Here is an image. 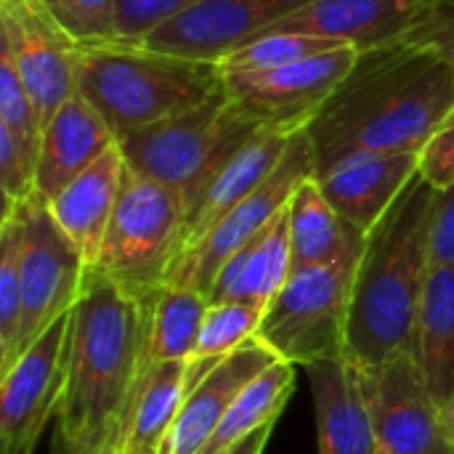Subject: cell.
<instances>
[{
  "label": "cell",
  "mask_w": 454,
  "mask_h": 454,
  "mask_svg": "<svg viewBox=\"0 0 454 454\" xmlns=\"http://www.w3.org/2000/svg\"><path fill=\"white\" fill-rule=\"evenodd\" d=\"M287 223L293 269L356 263L367 242V234L327 202L314 176L295 189L287 205Z\"/></svg>",
  "instance_id": "cell-22"
},
{
  "label": "cell",
  "mask_w": 454,
  "mask_h": 454,
  "mask_svg": "<svg viewBox=\"0 0 454 454\" xmlns=\"http://www.w3.org/2000/svg\"><path fill=\"white\" fill-rule=\"evenodd\" d=\"M114 144L117 138L109 125L74 90L45 122L35 173V194L43 202H51L72 178L88 170Z\"/></svg>",
  "instance_id": "cell-19"
},
{
  "label": "cell",
  "mask_w": 454,
  "mask_h": 454,
  "mask_svg": "<svg viewBox=\"0 0 454 454\" xmlns=\"http://www.w3.org/2000/svg\"><path fill=\"white\" fill-rule=\"evenodd\" d=\"M35 173L37 162L19 146L13 133L0 125V189H3V210L29 200L35 194Z\"/></svg>",
  "instance_id": "cell-34"
},
{
  "label": "cell",
  "mask_w": 454,
  "mask_h": 454,
  "mask_svg": "<svg viewBox=\"0 0 454 454\" xmlns=\"http://www.w3.org/2000/svg\"><path fill=\"white\" fill-rule=\"evenodd\" d=\"M314 170V149L306 130H301L293 136L277 170L173 263L168 285H181L210 295L223 263L269 229V223L290 205L295 189L311 178Z\"/></svg>",
  "instance_id": "cell-8"
},
{
  "label": "cell",
  "mask_w": 454,
  "mask_h": 454,
  "mask_svg": "<svg viewBox=\"0 0 454 454\" xmlns=\"http://www.w3.org/2000/svg\"><path fill=\"white\" fill-rule=\"evenodd\" d=\"M295 133L266 128L250 144H245L229 162L215 173V178L186 205L181 253L178 258L197 245L231 207H237L247 194H253L282 162ZM176 258V261H178Z\"/></svg>",
  "instance_id": "cell-18"
},
{
  "label": "cell",
  "mask_w": 454,
  "mask_h": 454,
  "mask_svg": "<svg viewBox=\"0 0 454 454\" xmlns=\"http://www.w3.org/2000/svg\"><path fill=\"white\" fill-rule=\"evenodd\" d=\"M223 90L218 64L189 61L146 45L106 43L82 48L77 93L117 141L189 112Z\"/></svg>",
  "instance_id": "cell-4"
},
{
  "label": "cell",
  "mask_w": 454,
  "mask_h": 454,
  "mask_svg": "<svg viewBox=\"0 0 454 454\" xmlns=\"http://www.w3.org/2000/svg\"><path fill=\"white\" fill-rule=\"evenodd\" d=\"M420 173V152L356 154L314 176L327 202L370 234Z\"/></svg>",
  "instance_id": "cell-16"
},
{
  "label": "cell",
  "mask_w": 454,
  "mask_h": 454,
  "mask_svg": "<svg viewBox=\"0 0 454 454\" xmlns=\"http://www.w3.org/2000/svg\"><path fill=\"white\" fill-rule=\"evenodd\" d=\"M351 45L266 72H221L223 93L263 128L301 133L356 64Z\"/></svg>",
  "instance_id": "cell-10"
},
{
  "label": "cell",
  "mask_w": 454,
  "mask_h": 454,
  "mask_svg": "<svg viewBox=\"0 0 454 454\" xmlns=\"http://www.w3.org/2000/svg\"><path fill=\"white\" fill-rule=\"evenodd\" d=\"M343 48V43L319 37V35H301V32H269L247 43L245 48L226 56L218 67L221 72H266L279 69L327 51Z\"/></svg>",
  "instance_id": "cell-30"
},
{
  "label": "cell",
  "mask_w": 454,
  "mask_h": 454,
  "mask_svg": "<svg viewBox=\"0 0 454 454\" xmlns=\"http://www.w3.org/2000/svg\"><path fill=\"white\" fill-rule=\"evenodd\" d=\"M21 255L24 221L19 205L3 210L0 221V375L16 362L21 322Z\"/></svg>",
  "instance_id": "cell-29"
},
{
  "label": "cell",
  "mask_w": 454,
  "mask_h": 454,
  "mask_svg": "<svg viewBox=\"0 0 454 454\" xmlns=\"http://www.w3.org/2000/svg\"><path fill=\"white\" fill-rule=\"evenodd\" d=\"M442 8L444 0H314L269 32L319 35L356 51H370L407 40Z\"/></svg>",
  "instance_id": "cell-15"
},
{
  "label": "cell",
  "mask_w": 454,
  "mask_h": 454,
  "mask_svg": "<svg viewBox=\"0 0 454 454\" xmlns=\"http://www.w3.org/2000/svg\"><path fill=\"white\" fill-rule=\"evenodd\" d=\"M51 16L82 45L120 43L114 29V0H43Z\"/></svg>",
  "instance_id": "cell-32"
},
{
  "label": "cell",
  "mask_w": 454,
  "mask_h": 454,
  "mask_svg": "<svg viewBox=\"0 0 454 454\" xmlns=\"http://www.w3.org/2000/svg\"><path fill=\"white\" fill-rule=\"evenodd\" d=\"M24 221L21 255V322L16 359L77 303L88 266L74 242L53 221L48 202L37 194L19 202Z\"/></svg>",
  "instance_id": "cell-9"
},
{
  "label": "cell",
  "mask_w": 454,
  "mask_h": 454,
  "mask_svg": "<svg viewBox=\"0 0 454 454\" xmlns=\"http://www.w3.org/2000/svg\"><path fill=\"white\" fill-rule=\"evenodd\" d=\"M410 354L439 407L454 399V266H431Z\"/></svg>",
  "instance_id": "cell-24"
},
{
  "label": "cell",
  "mask_w": 454,
  "mask_h": 454,
  "mask_svg": "<svg viewBox=\"0 0 454 454\" xmlns=\"http://www.w3.org/2000/svg\"><path fill=\"white\" fill-rule=\"evenodd\" d=\"M200 0H114V29L120 43L144 45L168 21L178 19L184 11Z\"/></svg>",
  "instance_id": "cell-33"
},
{
  "label": "cell",
  "mask_w": 454,
  "mask_h": 454,
  "mask_svg": "<svg viewBox=\"0 0 454 454\" xmlns=\"http://www.w3.org/2000/svg\"><path fill=\"white\" fill-rule=\"evenodd\" d=\"M186 370L189 364L181 359L149 367L141 380L120 454H162L186 399Z\"/></svg>",
  "instance_id": "cell-25"
},
{
  "label": "cell",
  "mask_w": 454,
  "mask_h": 454,
  "mask_svg": "<svg viewBox=\"0 0 454 454\" xmlns=\"http://www.w3.org/2000/svg\"><path fill=\"white\" fill-rule=\"evenodd\" d=\"M72 311L59 317L0 375V454H35L43 428L56 418L64 388Z\"/></svg>",
  "instance_id": "cell-13"
},
{
  "label": "cell",
  "mask_w": 454,
  "mask_h": 454,
  "mask_svg": "<svg viewBox=\"0 0 454 454\" xmlns=\"http://www.w3.org/2000/svg\"><path fill=\"white\" fill-rule=\"evenodd\" d=\"M434 200L436 189L418 173L367 234L351 279L343 346V359L356 370L383 364L412 346L415 317L431 269Z\"/></svg>",
  "instance_id": "cell-3"
},
{
  "label": "cell",
  "mask_w": 454,
  "mask_h": 454,
  "mask_svg": "<svg viewBox=\"0 0 454 454\" xmlns=\"http://www.w3.org/2000/svg\"><path fill=\"white\" fill-rule=\"evenodd\" d=\"M263 130L221 90L210 101L136 130L117 144L130 170L176 189L189 205Z\"/></svg>",
  "instance_id": "cell-5"
},
{
  "label": "cell",
  "mask_w": 454,
  "mask_h": 454,
  "mask_svg": "<svg viewBox=\"0 0 454 454\" xmlns=\"http://www.w3.org/2000/svg\"><path fill=\"white\" fill-rule=\"evenodd\" d=\"M444 3H447V5H454V0H444Z\"/></svg>",
  "instance_id": "cell-40"
},
{
  "label": "cell",
  "mask_w": 454,
  "mask_h": 454,
  "mask_svg": "<svg viewBox=\"0 0 454 454\" xmlns=\"http://www.w3.org/2000/svg\"><path fill=\"white\" fill-rule=\"evenodd\" d=\"M314 0H200L146 37V48L189 61L221 64Z\"/></svg>",
  "instance_id": "cell-14"
},
{
  "label": "cell",
  "mask_w": 454,
  "mask_h": 454,
  "mask_svg": "<svg viewBox=\"0 0 454 454\" xmlns=\"http://www.w3.org/2000/svg\"><path fill=\"white\" fill-rule=\"evenodd\" d=\"M454 109V69L420 40L359 51L356 64L309 122L314 176L356 154L420 152Z\"/></svg>",
  "instance_id": "cell-1"
},
{
  "label": "cell",
  "mask_w": 454,
  "mask_h": 454,
  "mask_svg": "<svg viewBox=\"0 0 454 454\" xmlns=\"http://www.w3.org/2000/svg\"><path fill=\"white\" fill-rule=\"evenodd\" d=\"M266 309L255 303H210L197 348L192 359L186 362V394L194 388V383L213 370L221 359L242 348L247 340H253L261 330Z\"/></svg>",
  "instance_id": "cell-28"
},
{
  "label": "cell",
  "mask_w": 454,
  "mask_h": 454,
  "mask_svg": "<svg viewBox=\"0 0 454 454\" xmlns=\"http://www.w3.org/2000/svg\"><path fill=\"white\" fill-rule=\"evenodd\" d=\"M149 303L96 274H85L72 306L64 388L51 454H120L141 388Z\"/></svg>",
  "instance_id": "cell-2"
},
{
  "label": "cell",
  "mask_w": 454,
  "mask_h": 454,
  "mask_svg": "<svg viewBox=\"0 0 454 454\" xmlns=\"http://www.w3.org/2000/svg\"><path fill=\"white\" fill-rule=\"evenodd\" d=\"M271 434H274V426H266V428L255 431L253 436H247L245 442L234 444L231 450H226V452H221V454H263L266 452L269 439H271Z\"/></svg>",
  "instance_id": "cell-38"
},
{
  "label": "cell",
  "mask_w": 454,
  "mask_h": 454,
  "mask_svg": "<svg viewBox=\"0 0 454 454\" xmlns=\"http://www.w3.org/2000/svg\"><path fill=\"white\" fill-rule=\"evenodd\" d=\"M319 454H380L356 370L346 359H325L306 367Z\"/></svg>",
  "instance_id": "cell-21"
},
{
  "label": "cell",
  "mask_w": 454,
  "mask_h": 454,
  "mask_svg": "<svg viewBox=\"0 0 454 454\" xmlns=\"http://www.w3.org/2000/svg\"><path fill=\"white\" fill-rule=\"evenodd\" d=\"M410 37L412 40H420V43H426L431 48H436L454 69V5L444 3V8L426 27H420Z\"/></svg>",
  "instance_id": "cell-37"
},
{
  "label": "cell",
  "mask_w": 454,
  "mask_h": 454,
  "mask_svg": "<svg viewBox=\"0 0 454 454\" xmlns=\"http://www.w3.org/2000/svg\"><path fill=\"white\" fill-rule=\"evenodd\" d=\"M356 370V367H354ZM380 454H454L442 407L431 396L410 351L356 370Z\"/></svg>",
  "instance_id": "cell-11"
},
{
  "label": "cell",
  "mask_w": 454,
  "mask_h": 454,
  "mask_svg": "<svg viewBox=\"0 0 454 454\" xmlns=\"http://www.w3.org/2000/svg\"><path fill=\"white\" fill-rule=\"evenodd\" d=\"M354 269L356 263L293 269L266 306L255 338L277 359L303 370L325 359H343Z\"/></svg>",
  "instance_id": "cell-7"
},
{
  "label": "cell",
  "mask_w": 454,
  "mask_h": 454,
  "mask_svg": "<svg viewBox=\"0 0 454 454\" xmlns=\"http://www.w3.org/2000/svg\"><path fill=\"white\" fill-rule=\"evenodd\" d=\"M0 48L11 56L43 125L77 90L82 45L43 0H0Z\"/></svg>",
  "instance_id": "cell-12"
},
{
  "label": "cell",
  "mask_w": 454,
  "mask_h": 454,
  "mask_svg": "<svg viewBox=\"0 0 454 454\" xmlns=\"http://www.w3.org/2000/svg\"><path fill=\"white\" fill-rule=\"evenodd\" d=\"M295 364L290 362H274L269 370H263L255 380L245 386V391L237 396L221 426L215 428L213 439L202 454H221L231 450L234 444L245 442L255 431L266 426H277L285 404L293 396L295 388Z\"/></svg>",
  "instance_id": "cell-27"
},
{
  "label": "cell",
  "mask_w": 454,
  "mask_h": 454,
  "mask_svg": "<svg viewBox=\"0 0 454 454\" xmlns=\"http://www.w3.org/2000/svg\"><path fill=\"white\" fill-rule=\"evenodd\" d=\"M0 125H5L19 146L37 162L43 144V120L11 61V56L0 48Z\"/></svg>",
  "instance_id": "cell-31"
},
{
  "label": "cell",
  "mask_w": 454,
  "mask_h": 454,
  "mask_svg": "<svg viewBox=\"0 0 454 454\" xmlns=\"http://www.w3.org/2000/svg\"><path fill=\"white\" fill-rule=\"evenodd\" d=\"M274 362H279L277 354L269 351L258 338H253L242 348L221 359L213 370H207L186 394L181 415L165 442L162 454H202L245 386Z\"/></svg>",
  "instance_id": "cell-17"
},
{
  "label": "cell",
  "mask_w": 454,
  "mask_h": 454,
  "mask_svg": "<svg viewBox=\"0 0 454 454\" xmlns=\"http://www.w3.org/2000/svg\"><path fill=\"white\" fill-rule=\"evenodd\" d=\"M125 168L122 149L114 144L48 202L53 221L74 242L88 269L98 261L112 213L117 207Z\"/></svg>",
  "instance_id": "cell-20"
},
{
  "label": "cell",
  "mask_w": 454,
  "mask_h": 454,
  "mask_svg": "<svg viewBox=\"0 0 454 454\" xmlns=\"http://www.w3.org/2000/svg\"><path fill=\"white\" fill-rule=\"evenodd\" d=\"M184 218L186 202L176 189L125 168L98 261L88 271L138 301H152L168 285L181 253Z\"/></svg>",
  "instance_id": "cell-6"
},
{
  "label": "cell",
  "mask_w": 454,
  "mask_h": 454,
  "mask_svg": "<svg viewBox=\"0 0 454 454\" xmlns=\"http://www.w3.org/2000/svg\"><path fill=\"white\" fill-rule=\"evenodd\" d=\"M431 266H454V186L436 192L431 237H428Z\"/></svg>",
  "instance_id": "cell-36"
},
{
  "label": "cell",
  "mask_w": 454,
  "mask_h": 454,
  "mask_svg": "<svg viewBox=\"0 0 454 454\" xmlns=\"http://www.w3.org/2000/svg\"><path fill=\"white\" fill-rule=\"evenodd\" d=\"M293 274L287 207L247 247L231 255L210 287V303H255L266 309Z\"/></svg>",
  "instance_id": "cell-23"
},
{
  "label": "cell",
  "mask_w": 454,
  "mask_h": 454,
  "mask_svg": "<svg viewBox=\"0 0 454 454\" xmlns=\"http://www.w3.org/2000/svg\"><path fill=\"white\" fill-rule=\"evenodd\" d=\"M420 176L436 192L454 186V109L420 149Z\"/></svg>",
  "instance_id": "cell-35"
},
{
  "label": "cell",
  "mask_w": 454,
  "mask_h": 454,
  "mask_svg": "<svg viewBox=\"0 0 454 454\" xmlns=\"http://www.w3.org/2000/svg\"><path fill=\"white\" fill-rule=\"evenodd\" d=\"M442 420H444V431H447V436H450L454 447V399L447 407H442Z\"/></svg>",
  "instance_id": "cell-39"
},
{
  "label": "cell",
  "mask_w": 454,
  "mask_h": 454,
  "mask_svg": "<svg viewBox=\"0 0 454 454\" xmlns=\"http://www.w3.org/2000/svg\"><path fill=\"white\" fill-rule=\"evenodd\" d=\"M207 295L181 285H165L149 303V338L144 351L146 370L160 362H189L207 314Z\"/></svg>",
  "instance_id": "cell-26"
}]
</instances>
